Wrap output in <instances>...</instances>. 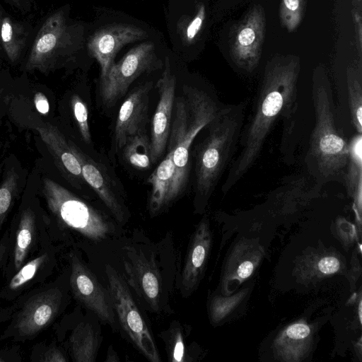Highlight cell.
<instances>
[{
  "label": "cell",
  "instance_id": "cell-1",
  "mask_svg": "<svg viewBox=\"0 0 362 362\" xmlns=\"http://www.w3.org/2000/svg\"><path fill=\"white\" fill-rule=\"evenodd\" d=\"M300 59L293 54H277L264 67L255 101L244 122L236 153L221 186L224 194L243 178L260 156L266 139L280 117L294 113Z\"/></svg>",
  "mask_w": 362,
  "mask_h": 362
},
{
  "label": "cell",
  "instance_id": "cell-2",
  "mask_svg": "<svg viewBox=\"0 0 362 362\" xmlns=\"http://www.w3.org/2000/svg\"><path fill=\"white\" fill-rule=\"evenodd\" d=\"M312 99L315 125L311 132L305 161L315 183H343L348 158L349 141L337 117L329 78L324 66L313 74Z\"/></svg>",
  "mask_w": 362,
  "mask_h": 362
},
{
  "label": "cell",
  "instance_id": "cell-3",
  "mask_svg": "<svg viewBox=\"0 0 362 362\" xmlns=\"http://www.w3.org/2000/svg\"><path fill=\"white\" fill-rule=\"evenodd\" d=\"M245 107V102L224 105L204 127L206 133L195 155V188L199 201L207 202L236 153Z\"/></svg>",
  "mask_w": 362,
  "mask_h": 362
},
{
  "label": "cell",
  "instance_id": "cell-4",
  "mask_svg": "<svg viewBox=\"0 0 362 362\" xmlns=\"http://www.w3.org/2000/svg\"><path fill=\"white\" fill-rule=\"evenodd\" d=\"M223 105L205 90L192 86L183 87L182 93L175 97L167 144L175 166L170 202L182 193L187 183L193 141Z\"/></svg>",
  "mask_w": 362,
  "mask_h": 362
},
{
  "label": "cell",
  "instance_id": "cell-5",
  "mask_svg": "<svg viewBox=\"0 0 362 362\" xmlns=\"http://www.w3.org/2000/svg\"><path fill=\"white\" fill-rule=\"evenodd\" d=\"M42 192L58 223L93 241L106 238L113 230L108 218L59 183L45 178Z\"/></svg>",
  "mask_w": 362,
  "mask_h": 362
},
{
  "label": "cell",
  "instance_id": "cell-6",
  "mask_svg": "<svg viewBox=\"0 0 362 362\" xmlns=\"http://www.w3.org/2000/svg\"><path fill=\"white\" fill-rule=\"evenodd\" d=\"M63 293L57 285H47L30 294L19 307L1 339H31L47 328L60 312Z\"/></svg>",
  "mask_w": 362,
  "mask_h": 362
},
{
  "label": "cell",
  "instance_id": "cell-7",
  "mask_svg": "<svg viewBox=\"0 0 362 362\" xmlns=\"http://www.w3.org/2000/svg\"><path fill=\"white\" fill-rule=\"evenodd\" d=\"M109 293L120 324L137 347L150 361H161L149 328L141 315L123 277L110 266L106 267Z\"/></svg>",
  "mask_w": 362,
  "mask_h": 362
},
{
  "label": "cell",
  "instance_id": "cell-8",
  "mask_svg": "<svg viewBox=\"0 0 362 362\" xmlns=\"http://www.w3.org/2000/svg\"><path fill=\"white\" fill-rule=\"evenodd\" d=\"M158 59L153 43L147 42L132 48L100 80V95L107 107L114 106L142 74L156 69Z\"/></svg>",
  "mask_w": 362,
  "mask_h": 362
},
{
  "label": "cell",
  "instance_id": "cell-9",
  "mask_svg": "<svg viewBox=\"0 0 362 362\" xmlns=\"http://www.w3.org/2000/svg\"><path fill=\"white\" fill-rule=\"evenodd\" d=\"M265 33V13L261 5H254L233 28L229 40L230 57L240 69L252 71L262 55Z\"/></svg>",
  "mask_w": 362,
  "mask_h": 362
},
{
  "label": "cell",
  "instance_id": "cell-10",
  "mask_svg": "<svg viewBox=\"0 0 362 362\" xmlns=\"http://www.w3.org/2000/svg\"><path fill=\"white\" fill-rule=\"evenodd\" d=\"M69 259L71 265L69 283L75 298L93 311L103 321L113 324L115 313L110 293L74 252L70 254Z\"/></svg>",
  "mask_w": 362,
  "mask_h": 362
},
{
  "label": "cell",
  "instance_id": "cell-11",
  "mask_svg": "<svg viewBox=\"0 0 362 362\" xmlns=\"http://www.w3.org/2000/svg\"><path fill=\"white\" fill-rule=\"evenodd\" d=\"M156 88L159 98L152 118L150 136L153 163L163 156L167 147L173 120L176 78L171 72L168 57L165 59V69Z\"/></svg>",
  "mask_w": 362,
  "mask_h": 362
},
{
  "label": "cell",
  "instance_id": "cell-12",
  "mask_svg": "<svg viewBox=\"0 0 362 362\" xmlns=\"http://www.w3.org/2000/svg\"><path fill=\"white\" fill-rule=\"evenodd\" d=\"M62 11L49 16L40 28L25 64L28 71H45L54 62L59 51L68 42V30Z\"/></svg>",
  "mask_w": 362,
  "mask_h": 362
},
{
  "label": "cell",
  "instance_id": "cell-13",
  "mask_svg": "<svg viewBox=\"0 0 362 362\" xmlns=\"http://www.w3.org/2000/svg\"><path fill=\"white\" fill-rule=\"evenodd\" d=\"M147 36L141 28L127 24L112 25L97 31L90 39L88 48L100 64V78L105 76L122 47Z\"/></svg>",
  "mask_w": 362,
  "mask_h": 362
},
{
  "label": "cell",
  "instance_id": "cell-14",
  "mask_svg": "<svg viewBox=\"0 0 362 362\" xmlns=\"http://www.w3.org/2000/svg\"><path fill=\"white\" fill-rule=\"evenodd\" d=\"M124 265L129 284L152 310H159L161 279L154 261L133 248H127Z\"/></svg>",
  "mask_w": 362,
  "mask_h": 362
},
{
  "label": "cell",
  "instance_id": "cell-15",
  "mask_svg": "<svg viewBox=\"0 0 362 362\" xmlns=\"http://www.w3.org/2000/svg\"><path fill=\"white\" fill-rule=\"evenodd\" d=\"M55 262V250L45 243L37 255L23 264L7 280L0 291V300L13 301L36 284L46 279Z\"/></svg>",
  "mask_w": 362,
  "mask_h": 362
},
{
  "label": "cell",
  "instance_id": "cell-16",
  "mask_svg": "<svg viewBox=\"0 0 362 362\" xmlns=\"http://www.w3.org/2000/svg\"><path fill=\"white\" fill-rule=\"evenodd\" d=\"M151 89L150 83L138 87L121 105L114 133L115 145L117 149L123 147L129 137L146 132Z\"/></svg>",
  "mask_w": 362,
  "mask_h": 362
},
{
  "label": "cell",
  "instance_id": "cell-17",
  "mask_svg": "<svg viewBox=\"0 0 362 362\" xmlns=\"http://www.w3.org/2000/svg\"><path fill=\"white\" fill-rule=\"evenodd\" d=\"M40 230L37 216L30 207L22 211L15 229H11V247L4 269L8 279L37 251Z\"/></svg>",
  "mask_w": 362,
  "mask_h": 362
},
{
  "label": "cell",
  "instance_id": "cell-18",
  "mask_svg": "<svg viewBox=\"0 0 362 362\" xmlns=\"http://www.w3.org/2000/svg\"><path fill=\"white\" fill-rule=\"evenodd\" d=\"M68 141L72 152L81 164L84 181L98 194L115 218L118 221L122 222L125 217L124 205L104 168L71 140Z\"/></svg>",
  "mask_w": 362,
  "mask_h": 362
},
{
  "label": "cell",
  "instance_id": "cell-19",
  "mask_svg": "<svg viewBox=\"0 0 362 362\" xmlns=\"http://www.w3.org/2000/svg\"><path fill=\"white\" fill-rule=\"evenodd\" d=\"M211 244V235L207 220L197 226L192 238L181 276L184 293H191L198 285Z\"/></svg>",
  "mask_w": 362,
  "mask_h": 362
},
{
  "label": "cell",
  "instance_id": "cell-20",
  "mask_svg": "<svg viewBox=\"0 0 362 362\" xmlns=\"http://www.w3.org/2000/svg\"><path fill=\"white\" fill-rule=\"evenodd\" d=\"M36 129L64 175L72 183L78 184L84 180L81 164L62 133L49 123L40 125Z\"/></svg>",
  "mask_w": 362,
  "mask_h": 362
},
{
  "label": "cell",
  "instance_id": "cell-21",
  "mask_svg": "<svg viewBox=\"0 0 362 362\" xmlns=\"http://www.w3.org/2000/svg\"><path fill=\"white\" fill-rule=\"evenodd\" d=\"M263 255V249L257 243L249 241L239 243L227 262L223 283L225 286L230 281L240 284L250 277L259 264Z\"/></svg>",
  "mask_w": 362,
  "mask_h": 362
},
{
  "label": "cell",
  "instance_id": "cell-22",
  "mask_svg": "<svg viewBox=\"0 0 362 362\" xmlns=\"http://www.w3.org/2000/svg\"><path fill=\"white\" fill-rule=\"evenodd\" d=\"M354 200V208L361 220L362 205V134L354 135L349 141V158L342 183Z\"/></svg>",
  "mask_w": 362,
  "mask_h": 362
},
{
  "label": "cell",
  "instance_id": "cell-23",
  "mask_svg": "<svg viewBox=\"0 0 362 362\" xmlns=\"http://www.w3.org/2000/svg\"><path fill=\"white\" fill-rule=\"evenodd\" d=\"M175 175V166L172 153L167 155L148 177L152 187L149 210L151 215L156 214L165 206L170 203V193Z\"/></svg>",
  "mask_w": 362,
  "mask_h": 362
},
{
  "label": "cell",
  "instance_id": "cell-24",
  "mask_svg": "<svg viewBox=\"0 0 362 362\" xmlns=\"http://www.w3.org/2000/svg\"><path fill=\"white\" fill-rule=\"evenodd\" d=\"M311 341L310 327L304 322L289 325L277 337L274 346L286 361H299L305 354Z\"/></svg>",
  "mask_w": 362,
  "mask_h": 362
},
{
  "label": "cell",
  "instance_id": "cell-25",
  "mask_svg": "<svg viewBox=\"0 0 362 362\" xmlns=\"http://www.w3.org/2000/svg\"><path fill=\"white\" fill-rule=\"evenodd\" d=\"M98 346L97 335L90 324L80 323L73 330L69 339V348L74 361H95Z\"/></svg>",
  "mask_w": 362,
  "mask_h": 362
},
{
  "label": "cell",
  "instance_id": "cell-26",
  "mask_svg": "<svg viewBox=\"0 0 362 362\" xmlns=\"http://www.w3.org/2000/svg\"><path fill=\"white\" fill-rule=\"evenodd\" d=\"M346 94L351 120L356 133L362 134V68L361 62L346 69Z\"/></svg>",
  "mask_w": 362,
  "mask_h": 362
},
{
  "label": "cell",
  "instance_id": "cell-27",
  "mask_svg": "<svg viewBox=\"0 0 362 362\" xmlns=\"http://www.w3.org/2000/svg\"><path fill=\"white\" fill-rule=\"evenodd\" d=\"M122 149L124 160L132 167L142 170L151 168L150 138L146 132L129 137Z\"/></svg>",
  "mask_w": 362,
  "mask_h": 362
},
{
  "label": "cell",
  "instance_id": "cell-28",
  "mask_svg": "<svg viewBox=\"0 0 362 362\" xmlns=\"http://www.w3.org/2000/svg\"><path fill=\"white\" fill-rule=\"evenodd\" d=\"M26 35L22 25L9 17H4L0 26L1 44L10 61L18 59L25 46Z\"/></svg>",
  "mask_w": 362,
  "mask_h": 362
},
{
  "label": "cell",
  "instance_id": "cell-29",
  "mask_svg": "<svg viewBox=\"0 0 362 362\" xmlns=\"http://www.w3.org/2000/svg\"><path fill=\"white\" fill-rule=\"evenodd\" d=\"M307 0H281L279 17L282 26L288 32L294 31L300 24Z\"/></svg>",
  "mask_w": 362,
  "mask_h": 362
},
{
  "label": "cell",
  "instance_id": "cell-30",
  "mask_svg": "<svg viewBox=\"0 0 362 362\" xmlns=\"http://www.w3.org/2000/svg\"><path fill=\"white\" fill-rule=\"evenodd\" d=\"M18 176L13 169L6 175L0 186V228L10 210L17 189Z\"/></svg>",
  "mask_w": 362,
  "mask_h": 362
},
{
  "label": "cell",
  "instance_id": "cell-31",
  "mask_svg": "<svg viewBox=\"0 0 362 362\" xmlns=\"http://www.w3.org/2000/svg\"><path fill=\"white\" fill-rule=\"evenodd\" d=\"M247 290H243L230 297H214L210 305V315L213 322L217 323L223 319L241 301Z\"/></svg>",
  "mask_w": 362,
  "mask_h": 362
},
{
  "label": "cell",
  "instance_id": "cell-32",
  "mask_svg": "<svg viewBox=\"0 0 362 362\" xmlns=\"http://www.w3.org/2000/svg\"><path fill=\"white\" fill-rule=\"evenodd\" d=\"M74 117L76 121L81 136L86 144L91 143V136L88 122V110L86 103L78 95L71 99Z\"/></svg>",
  "mask_w": 362,
  "mask_h": 362
},
{
  "label": "cell",
  "instance_id": "cell-33",
  "mask_svg": "<svg viewBox=\"0 0 362 362\" xmlns=\"http://www.w3.org/2000/svg\"><path fill=\"white\" fill-rule=\"evenodd\" d=\"M167 351L170 361L184 362L186 361L184 337L178 327H170L168 332Z\"/></svg>",
  "mask_w": 362,
  "mask_h": 362
},
{
  "label": "cell",
  "instance_id": "cell-34",
  "mask_svg": "<svg viewBox=\"0 0 362 362\" xmlns=\"http://www.w3.org/2000/svg\"><path fill=\"white\" fill-rule=\"evenodd\" d=\"M206 16V8L204 4L200 3L197 8L196 14L188 22L184 33L185 40L190 43L197 37L201 30Z\"/></svg>",
  "mask_w": 362,
  "mask_h": 362
},
{
  "label": "cell",
  "instance_id": "cell-35",
  "mask_svg": "<svg viewBox=\"0 0 362 362\" xmlns=\"http://www.w3.org/2000/svg\"><path fill=\"white\" fill-rule=\"evenodd\" d=\"M339 259L332 255L320 257L314 263L313 269L322 276H327L337 273L340 269Z\"/></svg>",
  "mask_w": 362,
  "mask_h": 362
},
{
  "label": "cell",
  "instance_id": "cell-36",
  "mask_svg": "<svg viewBox=\"0 0 362 362\" xmlns=\"http://www.w3.org/2000/svg\"><path fill=\"white\" fill-rule=\"evenodd\" d=\"M12 233L7 230L0 240V274L3 272L11 247Z\"/></svg>",
  "mask_w": 362,
  "mask_h": 362
},
{
  "label": "cell",
  "instance_id": "cell-37",
  "mask_svg": "<svg viewBox=\"0 0 362 362\" xmlns=\"http://www.w3.org/2000/svg\"><path fill=\"white\" fill-rule=\"evenodd\" d=\"M37 361L44 362H66L67 358L58 347L53 346L47 348Z\"/></svg>",
  "mask_w": 362,
  "mask_h": 362
},
{
  "label": "cell",
  "instance_id": "cell-38",
  "mask_svg": "<svg viewBox=\"0 0 362 362\" xmlns=\"http://www.w3.org/2000/svg\"><path fill=\"white\" fill-rule=\"evenodd\" d=\"M34 103L37 111L43 115L47 114L49 110V105L47 97L41 92L35 95Z\"/></svg>",
  "mask_w": 362,
  "mask_h": 362
},
{
  "label": "cell",
  "instance_id": "cell-39",
  "mask_svg": "<svg viewBox=\"0 0 362 362\" xmlns=\"http://www.w3.org/2000/svg\"><path fill=\"white\" fill-rule=\"evenodd\" d=\"M351 2H352V5H353V9H352L353 16H362L361 15L362 0H351Z\"/></svg>",
  "mask_w": 362,
  "mask_h": 362
},
{
  "label": "cell",
  "instance_id": "cell-40",
  "mask_svg": "<svg viewBox=\"0 0 362 362\" xmlns=\"http://www.w3.org/2000/svg\"><path fill=\"white\" fill-rule=\"evenodd\" d=\"M118 356H117V354L113 350L112 347L111 346H109L107 354V358L105 359V361H119Z\"/></svg>",
  "mask_w": 362,
  "mask_h": 362
},
{
  "label": "cell",
  "instance_id": "cell-41",
  "mask_svg": "<svg viewBox=\"0 0 362 362\" xmlns=\"http://www.w3.org/2000/svg\"><path fill=\"white\" fill-rule=\"evenodd\" d=\"M358 313H359V320H360V322H361V301L359 302V305H358Z\"/></svg>",
  "mask_w": 362,
  "mask_h": 362
},
{
  "label": "cell",
  "instance_id": "cell-42",
  "mask_svg": "<svg viewBox=\"0 0 362 362\" xmlns=\"http://www.w3.org/2000/svg\"><path fill=\"white\" fill-rule=\"evenodd\" d=\"M11 2L18 4H19L22 0H10Z\"/></svg>",
  "mask_w": 362,
  "mask_h": 362
},
{
  "label": "cell",
  "instance_id": "cell-43",
  "mask_svg": "<svg viewBox=\"0 0 362 362\" xmlns=\"http://www.w3.org/2000/svg\"><path fill=\"white\" fill-rule=\"evenodd\" d=\"M1 20H2V18H1V17L0 16V26H1Z\"/></svg>",
  "mask_w": 362,
  "mask_h": 362
},
{
  "label": "cell",
  "instance_id": "cell-44",
  "mask_svg": "<svg viewBox=\"0 0 362 362\" xmlns=\"http://www.w3.org/2000/svg\"><path fill=\"white\" fill-rule=\"evenodd\" d=\"M1 89H0V96H1Z\"/></svg>",
  "mask_w": 362,
  "mask_h": 362
}]
</instances>
